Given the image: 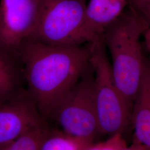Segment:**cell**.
<instances>
[{"label": "cell", "instance_id": "8992f818", "mask_svg": "<svg viewBox=\"0 0 150 150\" xmlns=\"http://www.w3.org/2000/svg\"><path fill=\"white\" fill-rule=\"evenodd\" d=\"M46 0H1L0 50L19 57L22 46L32 40Z\"/></svg>", "mask_w": 150, "mask_h": 150}, {"label": "cell", "instance_id": "6da1fadb", "mask_svg": "<svg viewBox=\"0 0 150 150\" xmlns=\"http://www.w3.org/2000/svg\"><path fill=\"white\" fill-rule=\"evenodd\" d=\"M91 43L54 46L31 40L20 50L26 89L45 120L90 66Z\"/></svg>", "mask_w": 150, "mask_h": 150}, {"label": "cell", "instance_id": "52a82bcc", "mask_svg": "<svg viewBox=\"0 0 150 150\" xmlns=\"http://www.w3.org/2000/svg\"><path fill=\"white\" fill-rule=\"evenodd\" d=\"M46 123L47 121L41 116L36 103L26 88L0 104V146Z\"/></svg>", "mask_w": 150, "mask_h": 150}, {"label": "cell", "instance_id": "7c38bea8", "mask_svg": "<svg viewBox=\"0 0 150 150\" xmlns=\"http://www.w3.org/2000/svg\"><path fill=\"white\" fill-rule=\"evenodd\" d=\"M91 144L66 134L62 131L51 129L40 150H85Z\"/></svg>", "mask_w": 150, "mask_h": 150}, {"label": "cell", "instance_id": "30bf717a", "mask_svg": "<svg viewBox=\"0 0 150 150\" xmlns=\"http://www.w3.org/2000/svg\"><path fill=\"white\" fill-rule=\"evenodd\" d=\"M26 88L20 59L0 50V104L16 96Z\"/></svg>", "mask_w": 150, "mask_h": 150}, {"label": "cell", "instance_id": "8fae6325", "mask_svg": "<svg viewBox=\"0 0 150 150\" xmlns=\"http://www.w3.org/2000/svg\"><path fill=\"white\" fill-rule=\"evenodd\" d=\"M50 130L47 122L27 131L11 142L0 146V150H40Z\"/></svg>", "mask_w": 150, "mask_h": 150}, {"label": "cell", "instance_id": "9c48e42d", "mask_svg": "<svg viewBox=\"0 0 150 150\" xmlns=\"http://www.w3.org/2000/svg\"><path fill=\"white\" fill-rule=\"evenodd\" d=\"M133 142L150 150V63L145 58L142 79L131 112Z\"/></svg>", "mask_w": 150, "mask_h": 150}, {"label": "cell", "instance_id": "4fadbf2b", "mask_svg": "<svg viewBox=\"0 0 150 150\" xmlns=\"http://www.w3.org/2000/svg\"><path fill=\"white\" fill-rule=\"evenodd\" d=\"M127 146L123 134H116L104 141L91 144L85 150H123Z\"/></svg>", "mask_w": 150, "mask_h": 150}, {"label": "cell", "instance_id": "7a4b0ae2", "mask_svg": "<svg viewBox=\"0 0 150 150\" xmlns=\"http://www.w3.org/2000/svg\"><path fill=\"white\" fill-rule=\"evenodd\" d=\"M150 27L140 12L129 3L102 35L111 57L115 83L131 109L139 89L145 60L141 37Z\"/></svg>", "mask_w": 150, "mask_h": 150}, {"label": "cell", "instance_id": "5bb4252c", "mask_svg": "<svg viewBox=\"0 0 150 150\" xmlns=\"http://www.w3.org/2000/svg\"><path fill=\"white\" fill-rule=\"evenodd\" d=\"M136 8L139 10L145 17L146 20L149 23L150 26V0Z\"/></svg>", "mask_w": 150, "mask_h": 150}, {"label": "cell", "instance_id": "ba28073f", "mask_svg": "<svg viewBox=\"0 0 150 150\" xmlns=\"http://www.w3.org/2000/svg\"><path fill=\"white\" fill-rule=\"evenodd\" d=\"M129 4V0H90L86 6L82 27L84 43H90L102 36Z\"/></svg>", "mask_w": 150, "mask_h": 150}, {"label": "cell", "instance_id": "5b68a950", "mask_svg": "<svg viewBox=\"0 0 150 150\" xmlns=\"http://www.w3.org/2000/svg\"><path fill=\"white\" fill-rule=\"evenodd\" d=\"M86 6L85 0H46L32 40L54 46L85 44L82 27Z\"/></svg>", "mask_w": 150, "mask_h": 150}, {"label": "cell", "instance_id": "9a60e30c", "mask_svg": "<svg viewBox=\"0 0 150 150\" xmlns=\"http://www.w3.org/2000/svg\"><path fill=\"white\" fill-rule=\"evenodd\" d=\"M143 38L144 40L146 47L150 55V27L145 31Z\"/></svg>", "mask_w": 150, "mask_h": 150}, {"label": "cell", "instance_id": "3957f363", "mask_svg": "<svg viewBox=\"0 0 150 150\" xmlns=\"http://www.w3.org/2000/svg\"><path fill=\"white\" fill-rule=\"evenodd\" d=\"M90 43L95 102L101 134H123L131 122L132 109L115 83L102 36Z\"/></svg>", "mask_w": 150, "mask_h": 150}, {"label": "cell", "instance_id": "e0dca14e", "mask_svg": "<svg viewBox=\"0 0 150 150\" xmlns=\"http://www.w3.org/2000/svg\"><path fill=\"white\" fill-rule=\"evenodd\" d=\"M149 1L150 0H129V3L135 8H137L140 6L142 5Z\"/></svg>", "mask_w": 150, "mask_h": 150}, {"label": "cell", "instance_id": "277c9868", "mask_svg": "<svg viewBox=\"0 0 150 150\" xmlns=\"http://www.w3.org/2000/svg\"><path fill=\"white\" fill-rule=\"evenodd\" d=\"M48 119L58 123L66 134L91 143L101 135L97 117L94 74L91 63L74 87L54 107Z\"/></svg>", "mask_w": 150, "mask_h": 150}, {"label": "cell", "instance_id": "2e32d148", "mask_svg": "<svg viewBox=\"0 0 150 150\" xmlns=\"http://www.w3.org/2000/svg\"><path fill=\"white\" fill-rule=\"evenodd\" d=\"M123 150H148L145 146L143 145H141L139 144L133 142L132 144L127 146L125 149Z\"/></svg>", "mask_w": 150, "mask_h": 150}]
</instances>
